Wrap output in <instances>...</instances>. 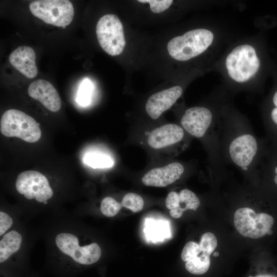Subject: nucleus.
I'll return each instance as SVG.
<instances>
[{
	"label": "nucleus",
	"mask_w": 277,
	"mask_h": 277,
	"mask_svg": "<svg viewBox=\"0 0 277 277\" xmlns=\"http://www.w3.org/2000/svg\"><path fill=\"white\" fill-rule=\"evenodd\" d=\"M92 86L91 83L86 80L83 82L80 87L77 102L82 106L87 105L89 104L91 95Z\"/></svg>",
	"instance_id": "393cba45"
},
{
	"label": "nucleus",
	"mask_w": 277,
	"mask_h": 277,
	"mask_svg": "<svg viewBox=\"0 0 277 277\" xmlns=\"http://www.w3.org/2000/svg\"><path fill=\"white\" fill-rule=\"evenodd\" d=\"M43 203L45 204H47V201H45L44 202H43Z\"/></svg>",
	"instance_id": "7c9ffc66"
},
{
	"label": "nucleus",
	"mask_w": 277,
	"mask_h": 277,
	"mask_svg": "<svg viewBox=\"0 0 277 277\" xmlns=\"http://www.w3.org/2000/svg\"><path fill=\"white\" fill-rule=\"evenodd\" d=\"M233 222L236 229L242 235L255 239L270 234L274 219L267 213H256L250 208L242 207L235 211Z\"/></svg>",
	"instance_id": "6e6552de"
},
{
	"label": "nucleus",
	"mask_w": 277,
	"mask_h": 277,
	"mask_svg": "<svg viewBox=\"0 0 277 277\" xmlns=\"http://www.w3.org/2000/svg\"><path fill=\"white\" fill-rule=\"evenodd\" d=\"M192 137L181 125L170 123L153 129L148 134L146 142L155 154L171 158L185 150Z\"/></svg>",
	"instance_id": "f03ea898"
},
{
	"label": "nucleus",
	"mask_w": 277,
	"mask_h": 277,
	"mask_svg": "<svg viewBox=\"0 0 277 277\" xmlns=\"http://www.w3.org/2000/svg\"><path fill=\"white\" fill-rule=\"evenodd\" d=\"M83 160L85 164L94 169L111 168L114 163L109 155L98 152L87 153Z\"/></svg>",
	"instance_id": "aec40b11"
},
{
	"label": "nucleus",
	"mask_w": 277,
	"mask_h": 277,
	"mask_svg": "<svg viewBox=\"0 0 277 277\" xmlns=\"http://www.w3.org/2000/svg\"><path fill=\"white\" fill-rule=\"evenodd\" d=\"M249 277H252V276H249ZM254 277H277V276L270 275V274H259Z\"/></svg>",
	"instance_id": "c85d7f7f"
},
{
	"label": "nucleus",
	"mask_w": 277,
	"mask_h": 277,
	"mask_svg": "<svg viewBox=\"0 0 277 277\" xmlns=\"http://www.w3.org/2000/svg\"><path fill=\"white\" fill-rule=\"evenodd\" d=\"M122 206L121 203L117 202L110 196L103 199L101 204L102 213L107 217H113L116 215Z\"/></svg>",
	"instance_id": "4be33fe9"
},
{
	"label": "nucleus",
	"mask_w": 277,
	"mask_h": 277,
	"mask_svg": "<svg viewBox=\"0 0 277 277\" xmlns=\"http://www.w3.org/2000/svg\"><path fill=\"white\" fill-rule=\"evenodd\" d=\"M13 224L12 219L6 213L0 212V235L7 231Z\"/></svg>",
	"instance_id": "bb28decb"
},
{
	"label": "nucleus",
	"mask_w": 277,
	"mask_h": 277,
	"mask_svg": "<svg viewBox=\"0 0 277 277\" xmlns=\"http://www.w3.org/2000/svg\"><path fill=\"white\" fill-rule=\"evenodd\" d=\"M138 2L150 4L151 10L155 13H161L167 9L172 4V0H138Z\"/></svg>",
	"instance_id": "a878e982"
},
{
	"label": "nucleus",
	"mask_w": 277,
	"mask_h": 277,
	"mask_svg": "<svg viewBox=\"0 0 277 277\" xmlns=\"http://www.w3.org/2000/svg\"><path fill=\"white\" fill-rule=\"evenodd\" d=\"M218 254H219L218 252H215L214 254V256H216L219 255Z\"/></svg>",
	"instance_id": "c756f323"
},
{
	"label": "nucleus",
	"mask_w": 277,
	"mask_h": 277,
	"mask_svg": "<svg viewBox=\"0 0 277 277\" xmlns=\"http://www.w3.org/2000/svg\"><path fill=\"white\" fill-rule=\"evenodd\" d=\"M29 9L32 14L45 23L65 28L72 21L74 10L68 0H39L31 2Z\"/></svg>",
	"instance_id": "423d86ee"
},
{
	"label": "nucleus",
	"mask_w": 277,
	"mask_h": 277,
	"mask_svg": "<svg viewBox=\"0 0 277 277\" xmlns=\"http://www.w3.org/2000/svg\"><path fill=\"white\" fill-rule=\"evenodd\" d=\"M10 64L24 76L34 78L37 74L35 64V53L30 47L19 46L9 55Z\"/></svg>",
	"instance_id": "4468645a"
},
{
	"label": "nucleus",
	"mask_w": 277,
	"mask_h": 277,
	"mask_svg": "<svg viewBox=\"0 0 277 277\" xmlns=\"http://www.w3.org/2000/svg\"><path fill=\"white\" fill-rule=\"evenodd\" d=\"M29 96L39 101L46 109L51 112H57L61 107V100L58 92L49 82L37 80L28 87Z\"/></svg>",
	"instance_id": "ddd939ff"
},
{
	"label": "nucleus",
	"mask_w": 277,
	"mask_h": 277,
	"mask_svg": "<svg viewBox=\"0 0 277 277\" xmlns=\"http://www.w3.org/2000/svg\"><path fill=\"white\" fill-rule=\"evenodd\" d=\"M55 243L62 252L82 265L94 264L101 256V249L97 243L81 247L77 238L71 233H59L55 238Z\"/></svg>",
	"instance_id": "1a4fd4ad"
},
{
	"label": "nucleus",
	"mask_w": 277,
	"mask_h": 277,
	"mask_svg": "<svg viewBox=\"0 0 277 277\" xmlns=\"http://www.w3.org/2000/svg\"><path fill=\"white\" fill-rule=\"evenodd\" d=\"M210 265V256L202 253L186 262L185 267L186 270L192 274L202 275L208 271Z\"/></svg>",
	"instance_id": "6ab92c4d"
},
{
	"label": "nucleus",
	"mask_w": 277,
	"mask_h": 277,
	"mask_svg": "<svg viewBox=\"0 0 277 277\" xmlns=\"http://www.w3.org/2000/svg\"><path fill=\"white\" fill-rule=\"evenodd\" d=\"M213 38V33L209 30H192L170 39L167 50L174 59L187 61L204 52L212 44Z\"/></svg>",
	"instance_id": "7ed1b4c3"
},
{
	"label": "nucleus",
	"mask_w": 277,
	"mask_h": 277,
	"mask_svg": "<svg viewBox=\"0 0 277 277\" xmlns=\"http://www.w3.org/2000/svg\"><path fill=\"white\" fill-rule=\"evenodd\" d=\"M200 205V200L196 195L188 189L181 190L176 196L175 208L170 210V215L173 218H180L185 211H195Z\"/></svg>",
	"instance_id": "2eb2a0df"
},
{
	"label": "nucleus",
	"mask_w": 277,
	"mask_h": 277,
	"mask_svg": "<svg viewBox=\"0 0 277 277\" xmlns=\"http://www.w3.org/2000/svg\"><path fill=\"white\" fill-rule=\"evenodd\" d=\"M15 187L17 192L28 200L35 199L38 202H44L50 199L53 190L47 177L34 170L21 173L17 176Z\"/></svg>",
	"instance_id": "9d476101"
},
{
	"label": "nucleus",
	"mask_w": 277,
	"mask_h": 277,
	"mask_svg": "<svg viewBox=\"0 0 277 277\" xmlns=\"http://www.w3.org/2000/svg\"><path fill=\"white\" fill-rule=\"evenodd\" d=\"M256 174L269 177L277 186V146L270 143L257 167Z\"/></svg>",
	"instance_id": "dca6fc26"
},
{
	"label": "nucleus",
	"mask_w": 277,
	"mask_h": 277,
	"mask_svg": "<svg viewBox=\"0 0 277 277\" xmlns=\"http://www.w3.org/2000/svg\"><path fill=\"white\" fill-rule=\"evenodd\" d=\"M96 33L100 46L108 54L115 56L122 52L126 44L124 29L116 15L106 14L100 18Z\"/></svg>",
	"instance_id": "0eeeda50"
},
{
	"label": "nucleus",
	"mask_w": 277,
	"mask_h": 277,
	"mask_svg": "<svg viewBox=\"0 0 277 277\" xmlns=\"http://www.w3.org/2000/svg\"><path fill=\"white\" fill-rule=\"evenodd\" d=\"M182 93V88L175 86L153 94L146 104L147 114L153 120L157 119L175 103Z\"/></svg>",
	"instance_id": "f8f14e48"
},
{
	"label": "nucleus",
	"mask_w": 277,
	"mask_h": 277,
	"mask_svg": "<svg viewBox=\"0 0 277 277\" xmlns=\"http://www.w3.org/2000/svg\"><path fill=\"white\" fill-rule=\"evenodd\" d=\"M199 245L202 253L210 256L217 247V239L213 233L206 232L201 236Z\"/></svg>",
	"instance_id": "5701e85b"
},
{
	"label": "nucleus",
	"mask_w": 277,
	"mask_h": 277,
	"mask_svg": "<svg viewBox=\"0 0 277 277\" xmlns=\"http://www.w3.org/2000/svg\"><path fill=\"white\" fill-rule=\"evenodd\" d=\"M225 64L229 76L235 82L244 83L256 73L260 61L254 48L244 44L232 50L226 57Z\"/></svg>",
	"instance_id": "39448f33"
},
{
	"label": "nucleus",
	"mask_w": 277,
	"mask_h": 277,
	"mask_svg": "<svg viewBox=\"0 0 277 277\" xmlns=\"http://www.w3.org/2000/svg\"><path fill=\"white\" fill-rule=\"evenodd\" d=\"M144 200L139 194L134 192H129L123 197L121 204L122 207L131 210L133 212L141 211L144 206Z\"/></svg>",
	"instance_id": "412c9836"
},
{
	"label": "nucleus",
	"mask_w": 277,
	"mask_h": 277,
	"mask_svg": "<svg viewBox=\"0 0 277 277\" xmlns=\"http://www.w3.org/2000/svg\"><path fill=\"white\" fill-rule=\"evenodd\" d=\"M185 171V166L179 162L151 169L142 178V182L147 186L164 187L179 180Z\"/></svg>",
	"instance_id": "9b49d317"
},
{
	"label": "nucleus",
	"mask_w": 277,
	"mask_h": 277,
	"mask_svg": "<svg viewBox=\"0 0 277 277\" xmlns=\"http://www.w3.org/2000/svg\"><path fill=\"white\" fill-rule=\"evenodd\" d=\"M2 134L6 137H16L28 143L39 140L42 132L32 117L17 109H9L2 115L0 122Z\"/></svg>",
	"instance_id": "20e7f679"
},
{
	"label": "nucleus",
	"mask_w": 277,
	"mask_h": 277,
	"mask_svg": "<svg viewBox=\"0 0 277 277\" xmlns=\"http://www.w3.org/2000/svg\"><path fill=\"white\" fill-rule=\"evenodd\" d=\"M272 107L265 121L267 138L272 145L277 146V90L271 98Z\"/></svg>",
	"instance_id": "a211bd4d"
},
{
	"label": "nucleus",
	"mask_w": 277,
	"mask_h": 277,
	"mask_svg": "<svg viewBox=\"0 0 277 277\" xmlns=\"http://www.w3.org/2000/svg\"><path fill=\"white\" fill-rule=\"evenodd\" d=\"M161 221H162L160 222L159 226H152V225L150 223V225H151V230H149L148 231V233H149V235L151 233V234L149 235L150 236H151V237H153L154 233L155 235L154 236H155L156 239L157 238V237H160V238H162L164 236L167 235V226L165 224L163 225V222Z\"/></svg>",
	"instance_id": "cd10ccee"
},
{
	"label": "nucleus",
	"mask_w": 277,
	"mask_h": 277,
	"mask_svg": "<svg viewBox=\"0 0 277 277\" xmlns=\"http://www.w3.org/2000/svg\"><path fill=\"white\" fill-rule=\"evenodd\" d=\"M22 236L18 232L12 230L6 233L0 242V263L6 261L20 248Z\"/></svg>",
	"instance_id": "f3484780"
},
{
	"label": "nucleus",
	"mask_w": 277,
	"mask_h": 277,
	"mask_svg": "<svg viewBox=\"0 0 277 277\" xmlns=\"http://www.w3.org/2000/svg\"><path fill=\"white\" fill-rule=\"evenodd\" d=\"M269 143L267 138L258 137L246 121L230 116L222 118L220 147L225 166L231 164L246 174H256Z\"/></svg>",
	"instance_id": "f257e3e1"
},
{
	"label": "nucleus",
	"mask_w": 277,
	"mask_h": 277,
	"mask_svg": "<svg viewBox=\"0 0 277 277\" xmlns=\"http://www.w3.org/2000/svg\"><path fill=\"white\" fill-rule=\"evenodd\" d=\"M201 252L200 245L194 242L190 241L184 246L181 253V259L186 262L199 255Z\"/></svg>",
	"instance_id": "b1692460"
}]
</instances>
